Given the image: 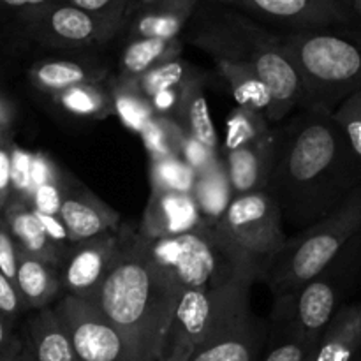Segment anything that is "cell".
<instances>
[{
	"instance_id": "cell-5",
	"label": "cell",
	"mask_w": 361,
	"mask_h": 361,
	"mask_svg": "<svg viewBox=\"0 0 361 361\" xmlns=\"http://www.w3.org/2000/svg\"><path fill=\"white\" fill-rule=\"evenodd\" d=\"M358 233H361V185L323 219L288 236L268 264L261 282L270 288L274 300L295 296Z\"/></svg>"
},
{
	"instance_id": "cell-13",
	"label": "cell",
	"mask_w": 361,
	"mask_h": 361,
	"mask_svg": "<svg viewBox=\"0 0 361 361\" xmlns=\"http://www.w3.org/2000/svg\"><path fill=\"white\" fill-rule=\"evenodd\" d=\"M122 233L111 231L80 243H71L59 264L62 296L94 300L108 277L116 254Z\"/></svg>"
},
{
	"instance_id": "cell-31",
	"label": "cell",
	"mask_w": 361,
	"mask_h": 361,
	"mask_svg": "<svg viewBox=\"0 0 361 361\" xmlns=\"http://www.w3.org/2000/svg\"><path fill=\"white\" fill-rule=\"evenodd\" d=\"M271 129L274 126L268 122L267 113L245 106H235L226 118V136L224 143L221 145L222 154L256 143L267 137Z\"/></svg>"
},
{
	"instance_id": "cell-49",
	"label": "cell",
	"mask_w": 361,
	"mask_h": 361,
	"mask_svg": "<svg viewBox=\"0 0 361 361\" xmlns=\"http://www.w3.org/2000/svg\"><path fill=\"white\" fill-rule=\"evenodd\" d=\"M356 361H361V355L358 356V358H356Z\"/></svg>"
},
{
	"instance_id": "cell-21",
	"label": "cell",
	"mask_w": 361,
	"mask_h": 361,
	"mask_svg": "<svg viewBox=\"0 0 361 361\" xmlns=\"http://www.w3.org/2000/svg\"><path fill=\"white\" fill-rule=\"evenodd\" d=\"M361 355V298L345 303L321 334L309 361H356Z\"/></svg>"
},
{
	"instance_id": "cell-20",
	"label": "cell",
	"mask_w": 361,
	"mask_h": 361,
	"mask_svg": "<svg viewBox=\"0 0 361 361\" xmlns=\"http://www.w3.org/2000/svg\"><path fill=\"white\" fill-rule=\"evenodd\" d=\"M233 196L267 190L274 164V129L263 140L224 154Z\"/></svg>"
},
{
	"instance_id": "cell-33",
	"label": "cell",
	"mask_w": 361,
	"mask_h": 361,
	"mask_svg": "<svg viewBox=\"0 0 361 361\" xmlns=\"http://www.w3.org/2000/svg\"><path fill=\"white\" fill-rule=\"evenodd\" d=\"M200 71L190 66L182 56L171 62H166L148 73L141 74L140 78H127L133 81L134 87L141 92L147 99H152L159 92L169 90V88H180L185 81L194 78Z\"/></svg>"
},
{
	"instance_id": "cell-23",
	"label": "cell",
	"mask_w": 361,
	"mask_h": 361,
	"mask_svg": "<svg viewBox=\"0 0 361 361\" xmlns=\"http://www.w3.org/2000/svg\"><path fill=\"white\" fill-rule=\"evenodd\" d=\"M173 118L187 136L194 137L210 150H221V140L212 120L210 106L204 97V76L201 73H197L180 87L178 102L173 111Z\"/></svg>"
},
{
	"instance_id": "cell-7",
	"label": "cell",
	"mask_w": 361,
	"mask_h": 361,
	"mask_svg": "<svg viewBox=\"0 0 361 361\" xmlns=\"http://www.w3.org/2000/svg\"><path fill=\"white\" fill-rule=\"evenodd\" d=\"M252 284L224 289H180L171 323L161 344L157 361H187L194 351L250 300Z\"/></svg>"
},
{
	"instance_id": "cell-24",
	"label": "cell",
	"mask_w": 361,
	"mask_h": 361,
	"mask_svg": "<svg viewBox=\"0 0 361 361\" xmlns=\"http://www.w3.org/2000/svg\"><path fill=\"white\" fill-rule=\"evenodd\" d=\"M2 215L9 226L11 235L16 240L18 249L35 257H41L59 268L67 249H62L48 238L37 214L30 204L20 200H9Z\"/></svg>"
},
{
	"instance_id": "cell-28",
	"label": "cell",
	"mask_w": 361,
	"mask_h": 361,
	"mask_svg": "<svg viewBox=\"0 0 361 361\" xmlns=\"http://www.w3.org/2000/svg\"><path fill=\"white\" fill-rule=\"evenodd\" d=\"M48 97L63 113L76 118L102 120L109 115H115L108 81L102 85H78V87L48 95Z\"/></svg>"
},
{
	"instance_id": "cell-27",
	"label": "cell",
	"mask_w": 361,
	"mask_h": 361,
	"mask_svg": "<svg viewBox=\"0 0 361 361\" xmlns=\"http://www.w3.org/2000/svg\"><path fill=\"white\" fill-rule=\"evenodd\" d=\"M183 39H127L120 51L116 74L118 78H140L166 62L182 56Z\"/></svg>"
},
{
	"instance_id": "cell-42",
	"label": "cell",
	"mask_w": 361,
	"mask_h": 361,
	"mask_svg": "<svg viewBox=\"0 0 361 361\" xmlns=\"http://www.w3.org/2000/svg\"><path fill=\"white\" fill-rule=\"evenodd\" d=\"M0 312L16 319L20 314L27 312L23 302H21L18 289L13 281L6 277L0 270Z\"/></svg>"
},
{
	"instance_id": "cell-19",
	"label": "cell",
	"mask_w": 361,
	"mask_h": 361,
	"mask_svg": "<svg viewBox=\"0 0 361 361\" xmlns=\"http://www.w3.org/2000/svg\"><path fill=\"white\" fill-rule=\"evenodd\" d=\"M267 324V341L259 361H309L316 344L296 326L293 296L274 300Z\"/></svg>"
},
{
	"instance_id": "cell-30",
	"label": "cell",
	"mask_w": 361,
	"mask_h": 361,
	"mask_svg": "<svg viewBox=\"0 0 361 361\" xmlns=\"http://www.w3.org/2000/svg\"><path fill=\"white\" fill-rule=\"evenodd\" d=\"M108 90L111 94L113 113L118 115L123 126L140 134L145 123L155 115L150 99L145 97L127 78H109Z\"/></svg>"
},
{
	"instance_id": "cell-41",
	"label": "cell",
	"mask_w": 361,
	"mask_h": 361,
	"mask_svg": "<svg viewBox=\"0 0 361 361\" xmlns=\"http://www.w3.org/2000/svg\"><path fill=\"white\" fill-rule=\"evenodd\" d=\"M221 154L222 150L219 152L210 150V148H207L203 143H200V141H196L190 136H185V140H183L182 159L194 169V173L207 168V166Z\"/></svg>"
},
{
	"instance_id": "cell-38",
	"label": "cell",
	"mask_w": 361,
	"mask_h": 361,
	"mask_svg": "<svg viewBox=\"0 0 361 361\" xmlns=\"http://www.w3.org/2000/svg\"><path fill=\"white\" fill-rule=\"evenodd\" d=\"M14 321V317L0 312V361H16L25 348V334H18Z\"/></svg>"
},
{
	"instance_id": "cell-46",
	"label": "cell",
	"mask_w": 361,
	"mask_h": 361,
	"mask_svg": "<svg viewBox=\"0 0 361 361\" xmlns=\"http://www.w3.org/2000/svg\"><path fill=\"white\" fill-rule=\"evenodd\" d=\"M349 4V7L353 9V13L356 14V18L361 20V0H345Z\"/></svg>"
},
{
	"instance_id": "cell-1",
	"label": "cell",
	"mask_w": 361,
	"mask_h": 361,
	"mask_svg": "<svg viewBox=\"0 0 361 361\" xmlns=\"http://www.w3.org/2000/svg\"><path fill=\"white\" fill-rule=\"evenodd\" d=\"M361 185V164L331 113L295 109L274 126V164L264 192L286 229L302 231Z\"/></svg>"
},
{
	"instance_id": "cell-15",
	"label": "cell",
	"mask_w": 361,
	"mask_h": 361,
	"mask_svg": "<svg viewBox=\"0 0 361 361\" xmlns=\"http://www.w3.org/2000/svg\"><path fill=\"white\" fill-rule=\"evenodd\" d=\"M59 217L71 243H80L104 233L118 231V212L102 203L83 183L67 173Z\"/></svg>"
},
{
	"instance_id": "cell-34",
	"label": "cell",
	"mask_w": 361,
	"mask_h": 361,
	"mask_svg": "<svg viewBox=\"0 0 361 361\" xmlns=\"http://www.w3.org/2000/svg\"><path fill=\"white\" fill-rule=\"evenodd\" d=\"M194 169L182 157H162L150 161V189L192 192Z\"/></svg>"
},
{
	"instance_id": "cell-36",
	"label": "cell",
	"mask_w": 361,
	"mask_h": 361,
	"mask_svg": "<svg viewBox=\"0 0 361 361\" xmlns=\"http://www.w3.org/2000/svg\"><path fill=\"white\" fill-rule=\"evenodd\" d=\"M59 2L69 4V6L85 11V13L127 21L134 11L136 0H59Z\"/></svg>"
},
{
	"instance_id": "cell-35",
	"label": "cell",
	"mask_w": 361,
	"mask_h": 361,
	"mask_svg": "<svg viewBox=\"0 0 361 361\" xmlns=\"http://www.w3.org/2000/svg\"><path fill=\"white\" fill-rule=\"evenodd\" d=\"M331 116L342 129L353 154L361 164V90L344 99Z\"/></svg>"
},
{
	"instance_id": "cell-43",
	"label": "cell",
	"mask_w": 361,
	"mask_h": 361,
	"mask_svg": "<svg viewBox=\"0 0 361 361\" xmlns=\"http://www.w3.org/2000/svg\"><path fill=\"white\" fill-rule=\"evenodd\" d=\"M59 2V0H0V11L4 13H11L14 20H21V18L28 16V14L41 11L44 7L51 6V4Z\"/></svg>"
},
{
	"instance_id": "cell-18",
	"label": "cell",
	"mask_w": 361,
	"mask_h": 361,
	"mask_svg": "<svg viewBox=\"0 0 361 361\" xmlns=\"http://www.w3.org/2000/svg\"><path fill=\"white\" fill-rule=\"evenodd\" d=\"M200 0H162L133 11L127 39H178L194 18Z\"/></svg>"
},
{
	"instance_id": "cell-6",
	"label": "cell",
	"mask_w": 361,
	"mask_h": 361,
	"mask_svg": "<svg viewBox=\"0 0 361 361\" xmlns=\"http://www.w3.org/2000/svg\"><path fill=\"white\" fill-rule=\"evenodd\" d=\"M150 247L155 257L175 274L180 289H224L259 281L249 261L215 226L201 224L173 238L150 240Z\"/></svg>"
},
{
	"instance_id": "cell-4",
	"label": "cell",
	"mask_w": 361,
	"mask_h": 361,
	"mask_svg": "<svg viewBox=\"0 0 361 361\" xmlns=\"http://www.w3.org/2000/svg\"><path fill=\"white\" fill-rule=\"evenodd\" d=\"M279 37L302 85L298 109L334 113L361 90V20Z\"/></svg>"
},
{
	"instance_id": "cell-8",
	"label": "cell",
	"mask_w": 361,
	"mask_h": 361,
	"mask_svg": "<svg viewBox=\"0 0 361 361\" xmlns=\"http://www.w3.org/2000/svg\"><path fill=\"white\" fill-rule=\"evenodd\" d=\"M361 286V233L349 240L344 249L295 296V323L303 335L317 344L331 317L353 302Z\"/></svg>"
},
{
	"instance_id": "cell-39",
	"label": "cell",
	"mask_w": 361,
	"mask_h": 361,
	"mask_svg": "<svg viewBox=\"0 0 361 361\" xmlns=\"http://www.w3.org/2000/svg\"><path fill=\"white\" fill-rule=\"evenodd\" d=\"M18 264V243L11 235L6 219L0 214V270L9 281L14 282Z\"/></svg>"
},
{
	"instance_id": "cell-2",
	"label": "cell",
	"mask_w": 361,
	"mask_h": 361,
	"mask_svg": "<svg viewBox=\"0 0 361 361\" xmlns=\"http://www.w3.org/2000/svg\"><path fill=\"white\" fill-rule=\"evenodd\" d=\"M180 286L140 233H122L108 277L94 302L120 331L134 361H157Z\"/></svg>"
},
{
	"instance_id": "cell-3",
	"label": "cell",
	"mask_w": 361,
	"mask_h": 361,
	"mask_svg": "<svg viewBox=\"0 0 361 361\" xmlns=\"http://www.w3.org/2000/svg\"><path fill=\"white\" fill-rule=\"evenodd\" d=\"M212 60L242 63L257 74L270 94L267 118L277 126L298 109L302 85L281 48V37L238 11L217 7L203 11L187 35Z\"/></svg>"
},
{
	"instance_id": "cell-9",
	"label": "cell",
	"mask_w": 361,
	"mask_h": 361,
	"mask_svg": "<svg viewBox=\"0 0 361 361\" xmlns=\"http://www.w3.org/2000/svg\"><path fill=\"white\" fill-rule=\"evenodd\" d=\"M214 226L249 261L259 281L289 236L277 204L264 190L233 196Z\"/></svg>"
},
{
	"instance_id": "cell-16",
	"label": "cell",
	"mask_w": 361,
	"mask_h": 361,
	"mask_svg": "<svg viewBox=\"0 0 361 361\" xmlns=\"http://www.w3.org/2000/svg\"><path fill=\"white\" fill-rule=\"evenodd\" d=\"M109 78V67L94 55L48 56L34 62L28 69L32 87L44 95L56 94L78 85H102Z\"/></svg>"
},
{
	"instance_id": "cell-44",
	"label": "cell",
	"mask_w": 361,
	"mask_h": 361,
	"mask_svg": "<svg viewBox=\"0 0 361 361\" xmlns=\"http://www.w3.org/2000/svg\"><path fill=\"white\" fill-rule=\"evenodd\" d=\"M178 90L180 88H169V90L159 92L157 95H154V97L150 99L155 115L173 116L176 102H178Z\"/></svg>"
},
{
	"instance_id": "cell-17",
	"label": "cell",
	"mask_w": 361,
	"mask_h": 361,
	"mask_svg": "<svg viewBox=\"0 0 361 361\" xmlns=\"http://www.w3.org/2000/svg\"><path fill=\"white\" fill-rule=\"evenodd\" d=\"M204 224L194 197L173 190H150L137 233L147 240L173 238Z\"/></svg>"
},
{
	"instance_id": "cell-26",
	"label": "cell",
	"mask_w": 361,
	"mask_h": 361,
	"mask_svg": "<svg viewBox=\"0 0 361 361\" xmlns=\"http://www.w3.org/2000/svg\"><path fill=\"white\" fill-rule=\"evenodd\" d=\"M190 196L204 224L214 226L224 215L233 200L224 154L217 155L207 168L196 173Z\"/></svg>"
},
{
	"instance_id": "cell-22",
	"label": "cell",
	"mask_w": 361,
	"mask_h": 361,
	"mask_svg": "<svg viewBox=\"0 0 361 361\" xmlns=\"http://www.w3.org/2000/svg\"><path fill=\"white\" fill-rule=\"evenodd\" d=\"M14 286L25 310H41L51 307L62 296L59 268L48 261L18 249Z\"/></svg>"
},
{
	"instance_id": "cell-12",
	"label": "cell",
	"mask_w": 361,
	"mask_h": 361,
	"mask_svg": "<svg viewBox=\"0 0 361 361\" xmlns=\"http://www.w3.org/2000/svg\"><path fill=\"white\" fill-rule=\"evenodd\" d=\"M228 9L238 11L250 20L277 25L286 32L314 30L331 25L356 21V14L345 0H212Z\"/></svg>"
},
{
	"instance_id": "cell-32",
	"label": "cell",
	"mask_w": 361,
	"mask_h": 361,
	"mask_svg": "<svg viewBox=\"0 0 361 361\" xmlns=\"http://www.w3.org/2000/svg\"><path fill=\"white\" fill-rule=\"evenodd\" d=\"M148 157H182V145L187 134L173 116L154 115L140 130Z\"/></svg>"
},
{
	"instance_id": "cell-29",
	"label": "cell",
	"mask_w": 361,
	"mask_h": 361,
	"mask_svg": "<svg viewBox=\"0 0 361 361\" xmlns=\"http://www.w3.org/2000/svg\"><path fill=\"white\" fill-rule=\"evenodd\" d=\"M217 73L228 85L236 106H245V108L257 109V111H268L270 106V94L263 81L257 78L250 67L242 63L226 62V60H215Z\"/></svg>"
},
{
	"instance_id": "cell-11",
	"label": "cell",
	"mask_w": 361,
	"mask_h": 361,
	"mask_svg": "<svg viewBox=\"0 0 361 361\" xmlns=\"http://www.w3.org/2000/svg\"><path fill=\"white\" fill-rule=\"evenodd\" d=\"M53 310L69 335L78 361H134L120 331L94 302L60 296Z\"/></svg>"
},
{
	"instance_id": "cell-10",
	"label": "cell",
	"mask_w": 361,
	"mask_h": 361,
	"mask_svg": "<svg viewBox=\"0 0 361 361\" xmlns=\"http://www.w3.org/2000/svg\"><path fill=\"white\" fill-rule=\"evenodd\" d=\"M21 34L35 44L62 51H87L106 44L120 34L126 21L85 13L55 2L18 20Z\"/></svg>"
},
{
	"instance_id": "cell-48",
	"label": "cell",
	"mask_w": 361,
	"mask_h": 361,
	"mask_svg": "<svg viewBox=\"0 0 361 361\" xmlns=\"http://www.w3.org/2000/svg\"><path fill=\"white\" fill-rule=\"evenodd\" d=\"M154 2H162V0H136V4H134V9H137V7H141V6H148V4H154Z\"/></svg>"
},
{
	"instance_id": "cell-14",
	"label": "cell",
	"mask_w": 361,
	"mask_h": 361,
	"mask_svg": "<svg viewBox=\"0 0 361 361\" xmlns=\"http://www.w3.org/2000/svg\"><path fill=\"white\" fill-rule=\"evenodd\" d=\"M268 324L242 303L187 361H259Z\"/></svg>"
},
{
	"instance_id": "cell-37",
	"label": "cell",
	"mask_w": 361,
	"mask_h": 361,
	"mask_svg": "<svg viewBox=\"0 0 361 361\" xmlns=\"http://www.w3.org/2000/svg\"><path fill=\"white\" fill-rule=\"evenodd\" d=\"M66 175L67 173H63L59 180L42 183L32 192L30 207L35 212L44 215H59L63 197V185H66Z\"/></svg>"
},
{
	"instance_id": "cell-45",
	"label": "cell",
	"mask_w": 361,
	"mask_h": 361,
	"mask_svg": "<svg viewBox=\"0 0 361 361\" xmlns=\"http://www.w3.org/2000/svg\"><path fill=\"white\" fill-rule=\"evenodd\" d=\"M13 108L6 97L0 95V133H9L11 122H13Z\"/></svg>"
},
{
	"instance_id": "cell-40",
	"label": "cell",
	"mask_w": 361,
	"mask_h": 361,
	"mask_svg": "<svg viewBox=\"0 0 361 361\" xmlns=\"http://www.w3.org/2000/svg\"><path fill=\"white\" fill-rule=\"evenodd\" d=\"M13 147L9 133H0V214L11 200V166H13Z\"/></svg>"
},
{
	"instance_id": "cell-47",
	"label": "cell",
	"mask_w": 361,
	"mask_h": 361,
	"mask_svg": "<svg viewBox=\"0 0 361 361\" xmlns=\"http://www.w3.org/2000/svg\"><path fill=\"white\" fill-rule=\"evenodd\" d=\"M16 361H34V358H32V355H30V351H28V348H27V342H25L23 351L20 353V356H18Z\"/></svg>"
},
{
	"instance_id": "cell-25",
	"label": "cell",
	"mask_w": 361,
	"mask_h": 361,
	"mask_svg": "<svg viewBox=\"0 0 361 361\" xmlns=\"http://www.w3.org/2000/svg\"><path fill=\"white\" fill-rule=\"evenodd\" d=\"M23 334L34 361H78L69 335L53 307L35 310Z\"/></svg>"
}]
</instances>
